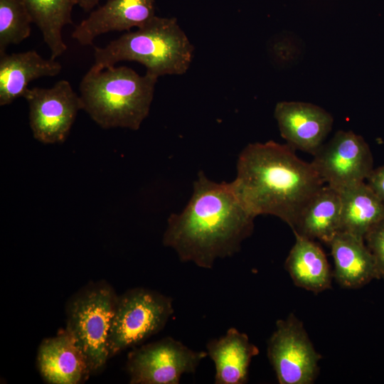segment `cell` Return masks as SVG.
Returning a JSON list of instances; mask_svg holds the SVG:
<instances>
[{
  "label": "cell",
  "mask_w": 384,
  "mask_h": 384,
  "mask_svg": "<svg viewBox=\"0 0 384 384\" xmlns=\"http://www.w3.org/2000/svg\"><path fill=\"white\" fill-rule=\"evenodd\" d=\"M255 218L231 182H215L200 171L184 209L169 216L163 245L173 249L181 262L210 269L218 259L240 250L253 231Z\"/></svg>",
  "instance_id": "cell-1"
},
{
  "label": "cell",
  "mask_w": 384,
  "mask_h": 384,
  "mask_svg": "<svg viewBox=\"0 0 384 384\" xmlns=\"http://www.w3.org/2000/svg\"><path fill=\"white\" fill-rule=\"evenodd\" d=\"M287 144L252 143L240 154L233 188L255 217L272 215L294 230L311 198L324 185L313 164Z\"/></svg>",
  "instance_id": "cell-2"
},
{
  "label": "cell",
  "mask_w": 384,
  "mask_h": 384,
  "mask_svg": "<svg viewBox=\"0 0 384 384\" xmlns=\"http://www.w3.org/2000/svg\"><path fill=\"white\" fill-rule=\"evenodd\" d=\"M158 78L126 66L89 70L80 85L82 109L103 129H139L147 117Z\"/></svg>",
  "instance_id": "cell-3"
},
{
  "label": "cell",
  "mask_w": 384,
  "mask_h": 384,
  "mask_svg": "<svg viewBox=\"0 0 384 384\" xmlns=\"http://www.w3.org/2000/svg\"><path fill=\"white\" fill-rule=\"evenodd\" d=\"M193 52L176 18L155 16L135 31L124 33L103 48L95 47L90 70L100 71L128 60L142 64L146 73L156 78L182 75L189 68Z\"/></svg>",
  "instance_id": "cell-4"
},
{
  "label": "cell",
  "mask_w": 384,
  "mask_h": 384,
  "mask_svg": "<svg viewBox=\"0 0 384 384\" xmlns=\"http://www.w3.org/2000/svg\"><path fill=\"white\" fill-rule=\"evenodd\" d=\"M118 297L105 280L91 282L68 300L65 330L82 353L91 375L99 373L109 358L107 336Z\"/></svg>",
  "instance_id": "cell-5"
},
{
  "label": "cell",
  "mask_w": 384,
  "mask_h": 384,
  "mask_svg": "<svg viewBox=\"0 0 384 384\" xmlns=\"http://www.w3.org/2000/svg\"><path fill=\"white\" fill-rule=\"evenodd\" d=\"M174 312L173 299L135 287L118 295L107 336L109 358L161 331Z\"/></svg>",
  "instance_id": "cell-6"
},
{
  "label": "cell",
  "mask_w": 384,
  "mask_h": 384,
  "mask_svg": "<svg viewBox=\"0 0 384 384\" xmlns=\"http://www.w3.org/2000/svg\"><path fill=\"white\" fill-rule=\"evenodd\" d=\"M207 356L206 351H194L166 336L131 351L126 370L131 384H178Z\"/></svg>",
  "instance_id": "cell-7"
},
{
  "label": "cell",
  "mask_w": 384,
  "mask_h": 384,
  "mask_svg": "<svg viewBox=\"0 0 384 384\" xmlns=\"http://www.w3.org/2000/svg\"><path fill=\"white\" fill-rule=\"evenodd\" d=\"M267 353L280 384H311L319 374L321 356L293 314L277 321Z\"/></svg>",
  "instance_id": "cell-8"
},
{
  "label": "cell",
  "mask_w": 384,
  "mask_h": 384,
  "mask_svg": "<svg viewBox=\"0 0 384 384\" xmlns=\"http://www.w3.org/2000/svg\"><path fill=\"white\" fill-rule=\"evenodd\" d=\"M313 156L324 183L338 191L364 182L373 170L368 144L352 131H338Z\"/></svg>",
  "instance_id": "cell-9"
},
{
  "label": "cell",
  "mask_w": 384,
  "mask_h": 384,
  "mask_svg": "<svg viewBox=\"0 0 384 384\" xmlns=\"http://www.w3.org/2000/svg\"><path fill=\"white\" fill-rule=\"evenodd\" d=\"M23 97L28 104L33 136L46 144L63 142L82 110L80 95L65 80L49 88L28 87Z\"/></svg>",
  "instance_id": "cell-10"
},
{
  "label": "cell",
  "mask_w": 384,
  "mask_h": 384,
  "mask_svg": "<svg viewBox=\"0 0 384 384\" xmlns=\"http://www.w3.org/2000/svg\"><path fill=\"white\" fill-rule=\"evenodd\" d=\"M274 116L287 144L312 155L324 143L334 123L332 115L324 109L303 102H279Z\"/></svg>",
  "instance_id": "cell-11"
},
{
  "label": "cell",
  "mask_w": 384,
  "mask_h": 384,
  "mask_svg": "<svg viewBox=\"0 0 384 384\" xmlns=\"http://www.w3.org/2000/svg\"><path fill=\"white\" fill-rule=\"evenodd\" d=\"M155 16L154 0H107L75 26L72 38L82 46H90L102 34L129 31Z\"/></svg>",
  "instance_id": "cell-12"
},
{
  "label": "cell",
  "mask_w": 384,
  "mask_h": 384,
  "mask_svg": "<svg viewBox=\"0 0 384 384\" xmlns=\"http://www.w3.org/2000/svg\"><path fill=\"white\" fill-rule=\"evenodd\" d=\"M37 366L49 384H79L91 375L85 357L65 329L41 342Z\"/></svg>",
  "instance_id": "cell-13"
},
{
  "label": "cell",
  "mask_w": 384,
  "mask_h": 384,
  "mask_svg": "<svg viewBox=\"0 0 384 384\" xmlns=\"http://www.w3.org/2000/svg\"><path fill=\"white\" fill-rule=\"evenodd\" d=\"M206 348L215 366V384H245L248 381L249 367L259 349L246 334L231 327L222 336L208 341Z\"/></svg>",
  "instance_id": "cell-14"
},
{
  "label": "cell",
  "mask_w": 384,
  "mask_h": 384,
  "mask_svg": "<svg viewBox=\"0 0 384 384\" xmlns=\"http://www.w3.org/2000/svg\"><path fill=\"white\" fill-rule=\"evenodd\" d=\"M62 66L54 59H46L35 50L0 55V105L23 97L28 84L43 77H54Z\"/></svg>",
  "instance_id": "cell-15"
},
{
  "label": "cell",
  "mask_w": 384,
  "mask_h": 384,
  "mask_svg": "<svg viewBox=\"0 0 384 384\" xmlns=\"http://www.w3.org/2000/svg\"><path fill=\"white\" fill-rule=\"evenodd\" d=\"M329 245L334 263V277L343 287H361L378 279L373 257L364 239L340 231Z\"/></svg>",
  "instance_id": "cell-16"
},
{
  "label": "cell",
  "mask_w": 384,
  "mask_h": 384,
  "mask_svg": "<svg viewBox=\"0 0 384 384\" xmlns=\"http://www.w3.org/2000/svg\"><path fill=\"white\" fill-rule=\"evenodd\" d=\"M295 242L284 267L295 285L319 293L331 286V273L326 256L314 240L294 233Z\"/></svg>",
  "instance_id": "cell-17"
},
{
  "label": "cell",
  "mask_w": 384,
  "mask_h": 384,
  "mask_svg": "<svg viewBox=\"0 0 384 384\" xmlns=\"http://www.w3.org/2000/svg\"><path fill=\"white\" fill-rule=\"evenodd\" d=\"M341 213L339 191L324 184L306 203L292 230L329 245L341 231Z\"/></svg>",
  "instance_id": "cell-18"
},
{
  "label": "cell",
  "mask_w": 384,
  "mask_h": 384,
  "mask_svg": "<svg viewBox=\"0 0 384 384\" xmlns=\"http://www.w3.org/2000/svg\"><path fill=\"white\" fill-rule=\"evenodd\" d=\"M339 193L341 231L364 239L367 232L384 218V203L365 181Z\"/></svg>",
  "instance_id": "cell-19"
},
{
  "label": "cell",
  "mask_w": 384,
  "mask_h": 384,
  "mask_svg": "<svg viewBox=\"0 0 384 384\" xmlns=\"http://www.w3.org/2000/svg\"><path fill=\"white\" fill-rule=\"evenodd\" d=\"M32 21L40 29L44 42L55 60L67 50L62 31L73 23L72 11L78 0H22Z\"/></svg>",
  "instance_id": "cell-20"
},
{
  "label": "cell",
  "mask_w": 384,
  "mask_h": 384,
  "mask_svg": "<svg viewBox=\"0 0 384 384\" xmlns=\"http://www.w3.org/2000/svg\"><path fill=\"white\" fill-rule=\"evenodd\" d=\"M32 23L22 0H0V55L28 38Z\"/></svg>",
  "instance_id": "cell-21"
},
{
  "label": "cell",
  "mask_w": 384,
  "mask_h": 384,
  "mask_svg": "<svg viewBox=\"0 0 384 384\" xmlns=\"http://www.w3.org/2000/svg\"><path fill=\"white\" fill-rule=\"evenodd\" d=\"M364 241L373 257L378 279H384V218L367 232Z\"/></svg>",
  "instance_id": "cell-22"
},
{
  "label": "cell",
  "mask_w": 384,
  "mask_h": 384,
  "mask_svg": "<svg viewBox=\"0 0 384 384\" xmlns=\"http://www.w3.org/2000/svg\"><path fill=\"white\" fill-rule=\"evenodd\" d=\"M366 181L368 186L384 203V166L373 169Z\"/></svg>",
  "instance_id": "cell-23"
},
{
  "label": "cell",
  "mask_w": 384,
  "mask_h": 384,
  "mask_svg": "<svg viewBox=\"0 0 384 384\" xmlns=\"http://www.w3.org/2000/svg\"><path fill=\"white\" fill-rule=\"evenodd\" d=\"M100 0H78V5L85 11H91Z\"/></svg>",
  "instance_id": "cell-24"
}]
</instances>
